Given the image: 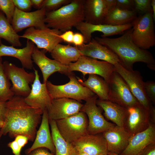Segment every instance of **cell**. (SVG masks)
<instances>
[{
    "label": "cell",
    "mask_w": 155,
    "mask_h": 155,
    "mask_svg": "<svg viewBox=\"0 0 155 155\" xmlns=\"http://www.w3.org/2000/svg\"><path fill=\"white\" fill-rule=\"evenodd\" d=\"M23 97L14 95L6 102L3 125L0 129V140L8 134L13 138L18 135L27 137L29 141L34 140L36 128L43 111L27 104Z\"/></svg>",
    "instance_id": "1"
},
{
    "label": "cell",
    "mask_w": 155,
    "mask_h": 155,
    "mask_svg": "<svg viewBox=\"0 0 155 155\" xmlns=\"http://www.w3.org/2000/svg\"><path fill=\"white\" fill-rule=\"evenodd\" d=\"M132 32L131 28L118 38L96 37L94 39L114 53L119 59V63L126 69L133 70L135 63L141 62L146 64L149 69L154 70L155 60L153 55L147 50L140 48L133 42Z\"/></svg>",
    "instance_id": "2"
},
{
    "label": "cell",
    "mask_w": 155,
    "mask_h": 155,
    "mask_svg": "<svg viewBox=\"0 0 155 155\" xmlns=\"http://www.w3.org/2000/svg\"><path fill=\"white\" fill-rule=\"evenodd\" d=\"M84 0H72L57 10L46 12L44 22L47 26L65 32L84 21Z\"/></svg>",
    "instance_id": "3"
},
{
    "label": "cell",
    "mask_w": 155,
    "mask_h": 155,
    "mask_svg": "<svg viewBox=\"0 0 155 155\" xmlns=\"http://www.w3.org/2000/svg\"><path fill=\"white\" fill-rule=\"evenodd\" d=\"M131 38L139 48L147 50L155 45V34L152 11L140 15L131 22Z\"/></svg>",
    "instance_id": "4"
},
{
    "label": "cell",
    "mask_w": 155,
    "mask_h": 155,
    "mask_svg": "<svg viewBox=\"0 0 155 155\" xmlns=\"http://www.w3.org/2000/svg\"><path fill=\"white\" fill-rule=\"evenodd\" d=\"M68 76L69 81L62 85H55L50 81H46V86L52 100L65 98L80 102L83 100L86 101L96 95L80 83L73 74Z\"/></svg>",
    "instance_id": "5"
},
{
    "label": "cell",
    "mask_w": 155,
    "mask_h": 155,
    "mask_svg": "<svg viewBox=\"0 0 155 155\" xmlns=\"http://www.w3.org/2000/svg\"><path fill=\"white\" fill-rule=\"evenodd\" d=\"M55 121L59 133L69 143L72 144L87 134L88 119L82 111Z\"/></svg>",
    "instance_id": "6"
},
{
    "label": "cell",
    "mask_w": 155,
    "mask_h": 155,
    "mask_svg": "<svg viewBox=\"0 0 155 155\" xmlns=\"http://www.w3.org/2000/svg\"><path fill=\"white\" fill-rule=\"evenodd\" d=\"M3 64L5 73L12 82L11 89L14 95L27 97L31 90L29 84L33 83L35 79L34 73L28 72L23 67H18L7 61Z\"/></svg>",
    "instance_id": "7"
},
{
    "label": "cell",
    "mask_w": 155,
    "mask_h": 155,
    "mask_svg": "<svg viewBox=\"0 0 155 155\" xmlns=\"http://www.w3.org/2000/svg\"><path fill=\"white\" fill-rule=\"evenodd\" d=\"M114 65L115 71L125 80L138 102L146 109L150 111L152 106L146 94L144 82L140 73L137 70H127L119 62Z\"/></svg>",
    "instance_id": "8"
},
{
    "label": "cell",
    "mask_w": 155,
    "mask_h": 155,
    "mask_svg": "<svg viewBox=\"0 0 155 155\" xmlns=\"http://www.w3.org/2000/svg\"><path fill=\"white\" fill-rule=\"evenodd\" d=\"M69 71L81 72L84 77L87 74L99 75L108 83L110 78L115 71L114 65L104 61H99L82 55L76 62L70 63Z\"/></svg>",
    "instance_id": "9"
},
{
    "label": "cell",
    "mask_w": 155,
    "mask_h": 155,
    "mask_svg": "<svg viewBox=\"0 0 155 155\" xmlns=\"http://www.w3.org/2000/svg\"><path fill=\"white\" fill-rule=\"evenodd\" d=\"M108 83V100L127 108L138 102L125 80L115 71Z\"/></svg>",
    "instance_id": "10"
},
{
    "label": "cell",
    "mask_w": 155,
    "mask_h": 155,
    "mask_svg": "<svg viewBox=\"0 0 155 155\" xmlns=\"http://www.w3.org/2000/svg\"><path fill=\"white\" fill-rule=\"evenodd\" d=\"M61 32L48 27L40 29L34 27L27 28L20 38L32 41L38 49H42L51 53L55 47L63 41L59 35Z\"/></svg>",
    "instance_id": "11"
},
{
    "label": "cell",
    "mask_w": 155,
    "mask_h": 155,
    "mask_svg": "<svg viewBox=\"0 0 155 155\" xmlns=\"http://www.w3.org/2000/svg\"><path fill=\"white\" fill-rule=\"evenodd\" d=\"M98 98L96 95L86 100L80 110L88 117L87 133L90 134L102 133L116 125L104 117L96 103Z\"/></svg>",
    "instance_id": "12"
},
{
    "label": "cell",
    "mask_w": 155,
    "mask_h": 155,
    "mask_svg": "<svg viewBox=\"0 0 155 155\" xmlns=\"http://www.w3.org/2000/svg\"><path fill=\"white\" fill-rule=\"evenodd\" d=\"M123 127L131 136L148 128L150 122L149 111L139 102L127 108Z\"/></svg>",
    "instance_id": "13"
},
{
    "label": "cell",
    "mask_w": 155,
    "mask_h": 155,
    "mask_svg": "<svg viewBox=\"0 0 155 155\" xmlns=\"http://www.w3.org/2000/svg\"><path fill=\"white\" fill-rule=\"evenodd\" d=\"M46 13L42 8L32 12H24L15 7L11 25L18 33L26 28L34 27L40 29L47 27L44 20Z\"/></svg>",
    "instance_id": "14"
},
{
    "label": "cell",
    "mask_w": 155,
    "mask_h": 155,
    "mask_svg": "<svg viewBox=\"0 0 155 155\" xmlns=\"http://www.w3.org/2000/svg\"><path fill=\"white\" fill-rule=\"evenodd\" d=\"M35 75V80L32 84L30 94L24 98L25 102L34 108L48 110L50 108L52 101L46 84L41 83L38 70L34 68Z\"/></svg>",
    "instance_id": "15"
},
{
    "label": "cell",
    "mask_w": 155,
    "mask_h": 155,
    "mask_svg": "<svg viewBox=\"0 0 155 155\" xmlns=\"http://www.w3.org/2000/svg\"><path fill=\"white\" fill-rule=\"evenodd\" d=\"M46 52L44 50L40 51L35 46L32 55L33 63L38 67L41 71L43 83L46 84L49 77L56 72L68 76L73 74L69 71L68 65L61 64L47 57L45 55Z\"/></svg>",
    "instance_id": "16"
},
{
    "label": "cell",
    "mask_w": 155,
    "mask_h": 155,
    "mask_svg": "<svg viewBox=\"0 0 155 155\" xmlns=\"http://www.w3.org/2000/svg\"><path fill=\"white\" fill-rule=\"evenodd\" d=\"M83 105L80 102L69 98L53 99L47 110L49 119L56 121L73 115L80 111Z\"/></svg>",
    "instance_id": "17"
},
{
    "label": "cell",
    "mask_w": 155,
    "mask_h": 155,
    "mask_svg": "<svg viewBox=\"0 0 155 155\" xmlns=\"http://www.w3.org/2000/svg\"><path fill=\"white\" fill-rule=\"evenodd\" d=\"M153 143H155V124L150 121L147 129L131 137L127 146L119 155H140Z\"/></svg>",
    "instance_id": "18"
},
{
    "label": "cell",
    "mask_w": 155,
    "mask_h": 155,
    "mask_svg": "<svg viewBox=\"0 0 155 155\" xmlns=\"http://www.w3.org/2000/svg\"><path fill=\"white\" fill-rule=\"evenodd\" d=\"M132 27V23L116 26L106 24L93 25L84 21L79 23L75 28L80 31L83 35L84 43H88L92 39V34L95 32L103 33L101 37H107L114 35L120 34Z\"/></svg>",
    "instance_id": "19"
},
{
    "label": "cell",
    "mask_w": 155,
    "mask_h": 155,
    "mask_svg": "<svg viewBox=\"0 0 155 155\" xmlns=\"http://www.w3.org/2000/svg\"><path fill=\"white\" fill-rule=\"evenodd\" d=\"M72 144L77 151L88 155L106 154L108 152L106 142L102 134L87 133Z\"/></svg>",
    "instance_id": "20"
},
{
    "label": "cell",
    "mask_w": 155,
    "mask_h": 155,
    "mask_svg": "<svg viewBox=\"0 0 155 155\" xmlns=\"http://www.w3.org/2000/svg\"><path fill=\"white\" fill-rule=\"evenodd\" d=\"M108 152L119 155L125 149L131 137L123 127L115 125L102 133Z\"/></svg>",
    "instance_id": "21"
},
{
    "label": "cell",
    "mask_w": 155,
    "mask_h": 155,
    "mask_svg": "<svg viewBox=\"0 0 155 155\" xmlns=\"http://www.w3.org/2000/svg\"><path fill=\"white\" fill-rule=\"evenodd\" d=\"M77 47L81 55L100 59L114 65L119 62L118 57L114 53L94 38H92L90 42L86 44Z\"/></svg>",
    "instance_id": "22"
},
{
    "label": "cell",
    "mask_w": 155,
    "mask_h": 155,
    "mask_svg": "<svg viewBox=\"0 0 155 155\" xmlns=\"http://www.w3.org/2000/svg\"><path fill=\"white\" fill-rule=\"evenodd\" d=\"M109 11L105 0H84V22L87 23L103 24Z\"/></svg>",
    "instance_id": "23"
},
{
    "label": "cell",
    "mask_w": 155,
    "mask_h": 155,
    "mask_svg": "<svg viewBox=\"0 0 155 155\" xmlns=\"http://www.w3.org/2000/svg\"><path fill=\"white\" fill-rule=\"evenodd\" d=\"M47 110H45L43 112L41 124L36 132L34 142L30 148L25 150L26 154L35 149L44 148L55 154V148L50 131Z\"/></svg>",
    "instance_id": "24"
},
{
    "label": "cell",
    "mask_w": 155,
    "mask_h": 155,
    "mask_svg": "<svg viewBox=\"0 0 155 155\" xmlns=\"http://www.w3.org/2000/svg\"><path fill=\"white\" fill-rule=\"evenodd\" d=\"M35 46L34 44L28 40L26 46L22 49L2 44L0 45V57L8 56L15 57L20 61L23 67L32 69L34 68L32 55Z\"/></svg>",
    "instance_id": "25"
},
{
    "label": "cell",
    "mask_w": 155,
    "mask_h": 155,
    "mask_svg": "<svg viewBox=\"0 0 155 155\" xmlns=\"http://www.w3.org/2000/svg\"><path fill=\"white\" fill-rule=\"evenodd\" d=\"M97 105L104 111L107 119L118 126L123 127L127 114V108L108 100H97Z\"/></svg>",
    "instance_id": "26"
},
{
    "label": "cell",
    "mask_w": 155,
    "mask_h": 155,
    "mask_svg": "<svg viewBox=\"0 0 155 155\" xmlns=\"http://www.w3.org/2000/svg\"><path fill=\"white\" fill-rule=\"evenodd\" d=\"M50 53L54 60L66 65L77 61L82 55L77 46L60 43L57 44Z\"/></svg>",
    "instance_id": "27"
},
{
    "label": "cell",
    "mask_w": 155,
    "mask_h": 155,
    "mask_svg": "<svg viewBox=\"0 0 155 155\" xmlns=\"http://www.w3.org/2000/svg\"><path fill=\"white\" fill-rule=\"evenodd\" d=\"M77 78L82 85L87 87L95 93L99 98V99L108 100V85L102 78L96 75L89 74L88 79L84 81L78 77Z\"/></svg>",
    "instance_id": "28"
},
{
    "label": "cell",
    "mask_w": 155,
    "mask_h": 155,
    "mask_svg": "<svg viewBox=\"0 0 155 155\" xmlns=\"http://www.w3.org/2000/svg\"><path fill=\"white\" fill-rule=\"evenodd\" d=\"M134 10L129 11L115 7L109 11L103 24L121 26L131 23L137 17Z\"/></svg>",
    "instance_id": "29"
},
{
    "label": "cell",
    "mask_w": 155,
    "mask_h": 155,
    "mask_svg": "<svg viewBox=\"0 0 155 155\" xmlns=\"http://www.w3.org/2000/svg\"><path fill=\"white\" fill-rule=\"evenodd\" d=\"M51 135L55 148V155H75L76 150L72 144L67 142L59 133L55 120L49 119Z\"/></svg>",
    "instance_id": "30"
},
{
    "label": "cell",
    "mask_w": 155,
    "mask_h": 155,
    "mask_svg": "<svg viewBox=\"0 0 155 155\" xmlns=\"http://www.w3.org/2000/svg\"><path fill=\"white\" fill-rule=\"evenodd\" d=\"M20 36L14 30L4 14L0 11V39L7 41L11 46L20 47L22 45Z\"/></svg>",
    "instance_id": "31"
},
{
    "label": "cell",
    "mask_w": 155,
    "mask_h": 155,
    "mask_svg": "<svg viewBox=\"0 0 155 155\" xmlns=\"http://www.w3.org/2000/svg\"><path fill=\"white\" fill-rule=\"evenodd\" d=\"M2 61V58L0 57V101L6 102L11 98L14 94L11 89V84L5 73Z\"/></svg>",
    "instance_id": "32"
},
{
    "label": "cell",
    "mask_w": 155,
    "mask_h": 155,
    "mask_svg": "<svg viewBox=\"0 0 155 155\" xmlns=\"http://www.w3.org/2000/svg\"><path fill=\"white\" fill-rule=\"evenodd\" d=\"M15 9L12 0H0V9L11 24Z\"/></svg>",
    "instance_id": "33"
},
{
    "label": "cell",
    "mask_w": 155,
    "mask_h": 155,
    "mask_svg": "<svg viewBox=\"0 0 155 155\" xmlns=\"http://www.w3.org/2000/svg\"><path fill=\"white\" fill-rule=\"evenodd\" d=\"M72 0H44L42 8L45 9L46 12L57 10L62 6L70 3Z\"/></svg>",
    "instance_id": "34"
},
{
    "label": "cell",
    "mask_w": 155,
    "mask_h": 155,
    "mask_svg": "<svg viewBox=\"0 0 155 155\" xmlns=\"http://www.w3.org/2000/svg\"><path fill=\"white\" fill-rule=\"evenodd\" d=\"M134 10L137 13L144 14L148 12L152 11L151 5V0H134Z\"/></svg>",
    "instance_id": "35"
},
{
    "label": "cell",
    "mask_w": 155,
    "mask_h": 155,
    "mask_svg": "<svg viewBox=\"0 0 155 155\" xmlns=\"http://www.w3.org/2000/svg\"><path fill=\"white\" fill-rule=\"evenodd\" d=\"M144 88L146 94L150 100L155 102V82L149 81L144 83Z\"/></svg>",
    "instance_id": "36"
},
{
    "label": "cell",
    "mask_w": 155,
    "mask_h": 155,
    "mask_svg": "<svg viewBox=\"0 0 155 155\" xmlns=\"http://www.w3.org/2000/svg\"><path fill=\"white\" fill-rule=\"evenodd\" d=\"M12 1L15 7L21 11L28 12L31 9L30 0H12Z\"/></svg>",
    "instance_id": "37"
},
{
    "label": "cell",
    "mask_w": 155,
    "mask_h": 155,
    "mask_svg": "<svg viewBox=\"0 0 155 155\" xmlns=\"http://www.w3.org/2000/svg\"><path fill=\"white\" fill-rule=\"evenodd\" d=\"M116 7L123 10H134V0H116Z\"/></svg>",
    "instance_id": "38"
},
{
    "label": "cell",
    "mask_w": 155,
    "mask_h": 155,
    "mask_svg": "<svg viewBox=\"0 0 155 155\" xmlns=\"http://www.w3.org/2000/svg\"><path fill=\"white\" fill-rule=\"evenodd\" d=\"M7 146L11 149L14 155H21L20 152L22 148L15 140L8 143Z\"/></svg>",
    "instance_id": "39"
},
{
    "label": "cell",
    "mask_w": 155,
    "mask_h": 155,
    "mask_svg": "<svg viewBox=\"0 0 155 155\" xmlns=\"http://www.w3.org/2000/svg\"><path fill=\"white\" fill-rule=\"evenodd\" d=\"M74 33L71 30L65 32L63 34L59 35V37L63 41L71 43H73V40Z\"/></svg>",
    "instance_id": "40"
},
{
    "label": "cell",
    "mask_w": 155,
    "mask_h": 155,
    "mask_svg": "<svg viewBox=\"0 0 155 155\" xmlns=\"http://www.w3.org/2000/svg\"><path fill=\"white\" fill-rule=\"evenodd\" d=\"M84 43V37L82 34L79 32L74 34L73 43L75 46H82Z\"/></svg>",
    "instance_id": "41"
},
{
    "label": "cell",
    "mask_w": 155,
    "mask_h": 155,
    "mask_svg": "<svg viewBox=\"0 0 155 155\" xmlns=\"http://www.w3.org/2000/svg\"><path fill=\"white\" fill-rule=\"evenodd\" d=\"M26 155H55L49 151L48 149L44 148L35 149L29 152Z\"/></svg>",
    "instance_id": "42"
},
{
    "label": "cell",
    "mask_w": 155,
    "mask_h": 155,
    "mask_svg": "<svg viewBox=\"0 0 155 155\" xmlns=\"http://www.w3.org/2000/svg\"><path fill=\"white\" fill-rule=\"evenodd\" d=\"M6 102L0 101V128L3 125L6 111Z\"/></svg>",
    "instance_id": "43"
},
{
    "label": "cell",
    "mask_w": 155,
    "mask_h": 155,
    "mask_svg": "<svg viewBox=\"0 0 155 155\" xmlns=\"http://www.w3.org/2000/svg\"><path fill=\"white\" fill-rule=\"evenodd\" d=\"M15 140L22 148L27 144L29 140L28 137L25 135H18L15 137Z\"/></svg>",
    "instance_id": "44"
},
{
    "label": "cell",
    "mask_w": 155,
    "mask_h": 155,
    "mask_svg": "<svg viewBox=\"0 0 155 155\" xmlns=\"http://www.w3.org/2000/svg\"><path fill=\"white\" fill-rule=\"evenodd\" d=\"M140 155H155V143L148 145Z\"/></svg>",
    "instance_id": "45"
},
{
    "label": "cell",
    "mask_w": 155,
    "mask_h": 155,
    "mask_svg": "<svg viewBox=\"0 0 155 155\" xmlns=\"http://www.w3.org/2000/svg\"><path fill=\"white\" fill-rule=\"evenodd\" d=\"M44 0H30L32 7L37 9L42 8Z\"/></svg>",
    "instance_id": "46"
},
{
    "label": "cell",
    "mask_w": 155,
    "mask_h": 155,
    "mask_svg": "<svg viewBox=\"0 0 155 155\" xmlns=\"http://www.w3.org/2000/svg\"><path fill=\"white\" fill-rule=\"evenodd\" d=\"M150 121L155 124V109L153 106L150 110Z\"/></svg>",
    "instance_id": "47"
},
{
    "label": "cell",
    "mask_w": 155,
    "mask_h": 155,
    "mask_svg": "<svg viewBox=\"0 0 155 155\" xmlns=\"http://www.w3.org/2000/svg\"><path fill=\"white\" fill-rule=\"evenodd\" d=\"M151 5L152 12V17L154 22L155 21V0H151Z\"/></svg>",
    "instance_id": "48"
},
{
    "label": "cell",
    "mask_w": 155,
    "mask_h": 155,
    "mask_svg": "<svg viewBox=\"0 0 155 155\" xmlns=\"http://www.w3.org/2000/svg\"><path fill=\"white\" fill-rule=\"evenodd\" d=\"M75 155H88V154L80 151H78L76 150V153Z\"/></svg>",
    "instance_id": "49"
},
{
    "label": "cell",
    "mask_w": 155,
    "mask_h": 155,
    "mask_svg": "<svg viewBox=\"0 0 155 155\" xmlns=\"http://www.w3.org/2000/svg\"><path fill=\"white\" fill-rule=\"evenodd\" d=\"M108 154L110 155H118V154H115L114 153L110 152H108Z\"/></svg>",
    "instance_id": "50"
},
{
    "label": "cell",
    "mask_w": 155,
    "mask_h": 155,
    "mask_svg": "<svg viewBox=\"0 0 155 155\" xmlns=\"http://www.w3.org/2000/svg\"><path fill=\"white\" fill-rule=\"evenodd\" d=\"M96 155H107V154H98Z\"/></svg>",
    "instance_id": "51"
},
{
    "label": "cell",
    "mask_w": 155,
    "mask_h": 155,
    "mask_svg": "<svg viewBox=\"0 0 155 155\" xmlns=\"http://www.w3.org/2000/svg\"><path fill=\"white\" fill-rule=\"evenodd\" d=\"M2 44L1 39H0V45Z\"/></svg>",
    "instance_id": "52"
},
{
    "label": "cell",
    "mask_w": 155,
    "mask_h": 155,
    "mask_svg": "<svg viewBox=\"0 0 155 155\" xmlns=\"http://www.w3.org/2000/svg\"><path fill=\"white\" fill-rule=\"evenodd\" d=\"M107 155H110V154H108L107 153Z\"/></svg>",
    "instance_id": "53"
},
{
    "label": "cell",
    "mask_w": 155,
    "mask_h": 155,
    "mask_svg": "<svg viewBox=\"0 0 155 155\" xmlns=\"http://www.w3.org/2000/svg\"><path fill=\"white\" fill-rule=\"evenodd\" d=\"M0 11H1V10H0Z\"/></svg>",
    "instance_id": "54"
},
{
    "label": "cell",
    "mask_w": 155,
    "mask_h": 155,
    "mask_svg": "<svg viewBox=\"0 0 155 155\" xmlns=\"http://www.w3.org/2000/svg\"><path fill=\"white\" fill-rule=\"evenodd\" d=\"M0 129H1V128H0Z\"/></svg>",
    "instance_id": "55"
},
{
    "label": "cell",
    "mask_w": 155,
    "mask_h": 155,
    "mask_svg": "<svg viewBox=\"0 0 155 155\" xmlns=\"http://www.w3.org/2000/svg\"></svg>",
    "instance_id": "56"
}]
</instances>
